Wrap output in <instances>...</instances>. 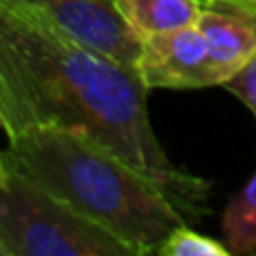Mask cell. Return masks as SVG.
Wrapping results in <instances>:
<instances>
[{"mask_svg":"<svg viewBox=\"0 0 256 256\" xmlns=\"http://www.w3.org/2000/svg\"><path fill=\"white\" fill-rule=\"evenodd\" d=\"M137 68L88 50L0 4V122L4 137L63 128L104 144L198 214L209 182L178 168L153 130Z\"/></svg>","mask_w":256,"mask_h":256,"instance_id":"6da1fadb","label":"cell"},{"mask_svg":"<svg viewBox=\"0 0 256 256\" xmlns=\"http://www.w3.org/2000/svg\"><path fill=\"white\" fill-rule=\"evenodd\" d=\"M0 162L25 173L144 254L184 225V209L158 180L74 130L27 128L7 137Z\"/></svg>","mask_w":256,"mask_h":256,"instance_id":"7a4b0ae2","label":"cell"},{"mask_svg":"<svg viewBox=\"0 0 256 256\" xmlns=\"http://www.w3.org/2000/svg\"><path fill=\"white\" fill-rule=\"evenodd\" d=\"M0 254L140 256L132 245L4 162H0Z\"/></svg>","mask_w":256,"mask_h":256,"instance_id":"3957f363","label":"cell"},{"mask_svg":"<svg viewBox=\"0 0 256 256\" xmlns=\"http://www.w3.org/2000/svg\"><path fill=\"white\" fill-rule=\"evenodd\" d=\"M0 4L40 22L63 38L137 68L142 36L126 22L115 0H0Z\"/></svg>","mask_w":256,"mask_h":256,"instance_id":"277c9868","label":"cell"},{"mask_svg":"<svg viewBox=\"0 0 256 256\" xmlns=\"http://www.w3.org/2000/svg\"><path fill=\"white\" fill-rule=\"evenodd\" d=\"M137 72L148 90H194L222 86L198 25L142 36Z\"/></svg>","mask_w":256,"mask_h":256,"instance_id":"5b68a950","label":"cell"},{"mask_svg":"<svg viewBox=\"0 0 256 256\" xmlns=\"http://www.w3.org/2000/svg\"><path fill=\"white\" fill-rule=\"evenodd\" d=\"M222 86L256 56V9L238 0H207L198 22Z\"/></svg>","mask_w":256,"mask_h":256,"instance_id":"8992f818","label":"cell"},{"mask_svg":"<svg viewBox=\"0 0 256 256\" xmlns=\"http://www.w3.org/2000/svg\"><path fill=\"white\" fill-rule=\"evenodd\" d=\"M120 14L140 36L196 25L207 0H115Z\"/></svg>","mask_w":256,"mask_h":256,"instance_id":"52a82bcc","label":"cell"},{"mask_svg":"<svg viewBox=\"0 0 256 256\" xmlns=\"http://www.w3.org/2000/svg\"><path fill=\"white\" fill-rule=\"evenodd\" d=\"M222 243L234 256L256 254V171L236 196H232L220 216Z\"/></svg>","mask_w":256,"mask_h":256,"instance_id":"ba28073f","label":"cell"},{"mask_svg":"<svg viewBox=\"0 0 256 256\" xmlns=\"http://www.w3.org/2000/svg\"><path fill=\"white\" fill-rule=\"evenodd\" d=\"M160 256H230L232 252L222 238H209L204 234H198L191 227L180 225L168 234V238L158 248Z\"/></svg>","mask_w":256,"mask_h":256,"instance_id":"9c48e42d","label":"cell"},{"mask_svg":"<svg viewBox=\"0 0 256 256\" xmlns=\"http://www.w3.org/2000/svg\"><path fill=\"white\" fill-rule=\"evenodd\" d=\"M222 88H227L236 99H240V102L252 110V115L256 117V56L238 72V74L232 76Z\"/></svg>","mask_w":256,"mask_h":256,"instance_id":"30bf717a","label":"cell"},{"mask_svg":"<svg viewBox=\"0 0 256 256\" xmlns=\"http://www.w3.org/2000/svg\"><path fill=\"white\" fill-rule=\"evenodd\" d=\"M238 2H243V4H250V7H254V9H256V0H238Z\"/></svg>","mask_w":256,"mask_h":256,"instance_id":"8fae6325","label":"cell"}]
</instances>
